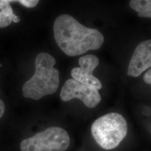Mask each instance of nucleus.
Masks as SVG:
<instances>
[{
    "label": "nucleus",
    "instance_id": "nucleus-1",
    "mask_svg": "<svg viewBox=\"0 0 151 151\" xmlns=\"http://www.w3.org/2000/svg\"><path fill=\"white\" fill-rule=\"evenodd\" d=\"M53 32L55 40L60 48L70 57L97 50L104 42V37L100 31L85 27L68 14L56 18Z\"/></svg>",
    "mask_w": 151,
    "mask_h": 151
},
{
    "label": "nucleus",
    "instance_id": "nucleus-2",
    "mask_svg": "<svg viewBox=\"0 0 151 151\" xmlns=\"http://www.w3.org/2000/svg\"><path fill=\"white\" fill-rule=\"evenodd\" d=\"M55 64V59L48 53L42 52L37 55L35 73L22 86L24 97L38 100L57 91L60 85V72L54 68Z\"/></svg>",
    "mask_w": 151,
    "mask_h": 151
},
{
    "label": "nucleus",
    "instance_id": "nucleus-3",
    "mask_svg": "<svg viewBox=\"0 0 151 151\" xmlns=\"http://www.w3.org/2000/svg\"><path fill=\"white\" fill-rule=\"evenodd\" d=\"M92 135L97 144L106 150H112L127 135L128 125L121 114L111 113L96 119L92 124Z\"/></svg>",
    "mask_w": 151,
    "mask_h": 151
},
{
    "label": "nucleus",
    "instance_id": "nucleus-4",
    "mask_svg": "<svg viewBox=\"0 0 151 151\" xmlns=\"http://www.w3.org/2000/svg\"><path fill=\"white\" fill-rule=\"evenodd\" d=\"M70 138L65 130L52 127L22 140L21 151H65L69 147Z\"/></svg>",
    "mask_w": 151,
    "mask_h": 151
},
{
    "label": "nucleus",
    "instance_id": "nucleus-5",
    "mask_svg": "<svg viewBox=\"0 0 151 151\" xmlns=\"http://www.w3.org/2000/svg\"><path fill=\"white\" fill-rule=\"evenodd\" d=\"M60 97L65 102L74 99H79L86 107L91 109L97 106L101 100L99 90L96 87L82 84L73 78L65 81Z\"/></svg>",
    "mask_w": 151,
    "mask_h": 151
},
{
    "label": "nucleus",
    "instance_id": "nucleus-6",
    "mask_svg": "<svg viewBox=\"0 0 151 151\" xmlns=\"http://www.w3.org/2000/svg\"><path fill=\"white\" fill-rule=\"evenodd\" d=\"M80 67L73 68L71 70V76L76 81L83 85L96 87L100 90L103 85L97 78L93 75V72L99 64V59L93 54H88L81 57L78 60Z\"/></svg>",
    "mask_w": 151,
    "mask_h": 151
},
{
    "label": "nucleus",
    "instance_id": "nucleus-7",
    "mask_svg": "<svg viewBox=\"0 0 151 151\" xmlns=\"http://www.w3.org/2000/svg\"><path fill=\"white\" fill-rule=\"evenodd\" d=\"M151 66V40H147L138 45L130 60L127 75L138 77Z\"/></svg>",
    "mask_w": 151,
    "mask_h": 151
},
{
    "label": "nucleus",
    "instance_id": "nucleus-8",
    "mask_svg": "<svg viewBox=\"0 0 151 151\" xmlns=\"http://www.w3.org/2000/svg\"><path fill=\"white\" fill-rule=\"evenodd\" d=\"M12 1L0 0V27H6L12 22L15 14L10 5Z\"/></svg>",
    "mask_w": 151,
    "mask_h": 151
},
{
    "label": "nucleus",
    "instance_id": "nucleus-9",
    "mask_svg": "<svg viewBox=\"0 0 151 151\" xmlns=\"http://www.w3.org/2000/svg\"><path fill=\"white\" fill-rule=\"evenodd\" d=\"M131 9L138 12L140 17H151V1L150 0H132L130 1Z\"/></svg>",
    "mask_w": 151,
    "mask_h": 151
},
{
    "label": "nucleus",
    "instance_id": "nucleus-10",
    "mask_svg": "<svg viewBox=\"0 0 151 151\" xmlns=\"http://www.w3.org/2000/svg\"><path fill=\"white\" fill-rule=\"evenodd\" d=\"M16 1L20 3L24 6L28 8L35 7L38 5L39 2L38 0H19Z\"/></svg>",
    "mask_w": 151,
    "mask_h": 151
},
{
    "label": "nucleus",
    "instance_id": "nucleus-11",
    "mask_svg": "<svg viewBox=\"0 0 151 151\" xmlns=\"http://www.w3.org/2000/svg\"><path fill=\"white\" fill-rule=\"evenodd\" d=\"M143 80L145 81V82L148 84V85H151V70L150 69L146 72V73L145 74L144 76V78H143Z\"/></svg>",
    "mask_w": 151,
    "mask_h": 151
},
{
    "label": "nucleus",
    "instance_id": "nucleus-12",
    "mask_svg": "<svg viewBox=\"0 0 151 151\" xmlns=\"http://www.w3.org/2000/svg\"><path fill=\"white\" fill-rule=\"evenodd\" d=\"M5 110V104L0 99V118H2V116L4 114Z\"/></svg>",
    "mask_w": 151,
    "mask_h": 151
},
{
    "label": "nucleus",
    "instance_id": "nucleus-13",
    "mask_svg": "<svg viewBox=\"0 0 151 151\" xmlns=\"http://www.w3.org/2000/svg\"><path fill=\"white\" fill-rule=\"evenodd\" d=\"M20 17L19 16H16V15L15 14V15H14V17H13L12 22H15V23H17V22H20Z\"/></svg>",
    "mask_w": 151,
    "mask_h": 151
},
{
    "label": "nucleus",
    "instance_id": "nucleus-14",
    "mask_svg": "<svg viewBox=\"0 0 151 151\" xmlns=\"http://www.w3.org/2000/svg\"><path fill=\"white\" fill-rule=\"evenodd\" d=\"M1 66H2V65H1V64H0V67H1Z\"/></svg>",
    "mask_w": 151,
    "mask_h": 151
}]
</instances>
